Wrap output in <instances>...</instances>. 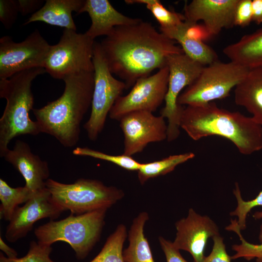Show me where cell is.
Wrapping results in <instances>:
<instances>
[{"label":"cell","mask_w":262,"mask_h":262,"mask_svg":"<svg viewBox=\"0 0 262 262\" xmlns=\"http://www.w3.org/2000/svg\"><path fill=\"white\" fill-rule=\"evenodd\" d=\"M100 45L111 72L123 81L126 89L165 66L168 56L184 53L175 41L142 20L115 28Z\"/></svg>","instance_id":"6da1fadb"},{"label":"cell","mask_w":262,"mask_h":262,"mask_svg":"<svg viewBox=\"0 0 262 262\" xmlns=\"http://www.w3.org/2000/svg\"><path fill=\"white\" fill-rule=\"evenodd\" d=\"M63 80L65 87L61 96L33 111L41 133L53 136L64 147H71L79 140L82 121L91 106L94 72L71 74Z\"/></svg>","instance_id":"7a4b0ae2"},{"label":"cell","mask_w":262,"mask_h":262,"mask_svg":"<svg viewBox=\"0 0 262 262\" xmlns=\"http://www.w3.org/2000/svg\"><path fill=\"white\" fill-rule=\"evenodd\" d=\"M180 128L195 141L210 136L224 137L243 155L262 149V126L252 117L220 108L213 102L183 108Z\"/></svg>","instance_id":"3957f363"},{"label":"cell","mask_w":262,"mask_h":262,"mask_svg":"<svg viewBox=\"0 0 262 262\" xmlns=\"http://www.w3.org/2000/svg\"><path fill=\"white\" fill-rule=\"evenodd\" d=\"M45 72L44 67H35L17 73L8 79L0 80V98L6 100L0 119V157L15 137L41 133L36 121L31 119L29 113L33 109L34 104L32 82Z\"/></svg>","instance_id":"277c9868"},{"label":"cell","mask_w":262,"mask_h":262,"mask_svg":"<svg viewBox=\"0 0 262 262\" xmlns=\"http://www.w3.org/2000/svg\"><path fill=\"white\" fill-rule=\"evenodd\" d=\"M107 210L71 213L63 219L50 220L34 229L37 242L50 246L59 241L66 242L74 250L76 258L82 260L99 239Z\"/></svg>","instance_id":"5b68a950"},{"label":"cell","mask_w":262,"mask_h":262,"mask_svg":"<svg viewBox=\"0 0 262 262\" xmlns=\"http://www.w3.org/2000/svg\"><path fill=\"white\" fill-rule=\"evenodd\" d=\"M46 187L53 200L64 211L81 214L108 209L124 196L123 191L96 180L81 178L73 183H63L49 179Z\"/></svg>","instance_id":"8992f818"},{"label":"cell","mask_w":262,"mask_h":262,"mask_svg":"<svg viewBox=\"0 0 262 262\" xmlns=\"http://www.w3.org/2000/svg\"><path fill=\"white\" fill-rule=\"evenodd\" d=\"M249 69L231 61L218 60L204 66L195 81L180 95L178 103L180 106L198 105L226 98L245 79Z\"/></svg>","instance_id":"52a82bcc"},{"label":"cell","mask_w":262,"mask_h":262,"mask_svg":"<svg viewBox=\"0 0 262 262\" xmlns=\"http://www.w3.org/2000/svg\"><path fill=\"white\" fill-rule=\"evenodd\" d=\"M95 41L85 33L65 29L59 41L51 45L44 68L52 78L62 80L82 72H94Z\"/></svg>","instance_id":"ba28073f"},{"label":"cell","mask_w":262,"mask_h":262,"mask_svg":"<svg viewBox=\"0 0 262 262\" xmlns=\"http://www.w3.org/2000/svg\"><path fill=\"white\" fill-rule=\"evenodd\" d=\"M93 62L94 87L91 112L85 129L88 138L96 141L102 131L106 117L117 99L126 89L125 83L115 79L111 72L100 43L95 42Z\"/></svg>","instance_id":"9c48e42d"},{"label":"cell","mask_w":262,"mask_h":262,"mask_svg":"<svg viewBox=\"0 0 262 262\" xmlns=\"http://www.w3.org/2000/svg\"><path fill=\"white\" fill-rule=\"evenodd\" d=\"M169 69L168 88L165 105L160 115L167 119V140L171 142L180 134V120L183 109L178 103L182 90L192 84L200 75L204 66L193 60L184 53L173 54L166 59Z\"/></svg>","instance_id":"30bf717a"},{"label":"cell","mask_w":262,"mask_h":262,"mask_svg":"<svg viewBox=\"0 0 262 262\" xmlns=\"http://www.w3.org/2000/svg\"><path fill=\"white\" fill-rule=\"evenodd\" d=\"M51 45L36 29L23 41L16 43L9 36L0 39V80L19 72L44 67Z\"/></svg>","instance_id":"8fae6325"},{"label":"cell","mask_w":262,"mask_h":262,"mask_svg":"<svg viewBox=\"0 0 262 262\" xmlns=\"http://www.w3.org/2000/svg\"><path fill=\"white\" fill-rule=\"evenodd\" d=\"M168 77L166 65L154 74L138 79L127 95L121 96L115 101L109 114L110 118L119 121L132 112H155L164 101Z\"/></svg>","instance_id":"7c38bea8"},{"label":"cell","mask_w":262,"mask_h":262,"mask_svg":"<svg viewBox=\"0 0 262 262\" xmlns=\"http://www.w3.org/2000/svg\"><path fill=\"white\" fill-rule=\"evenodd\" d=\"M119 121L124 136V155L132 156L142 152L149 143L167 139V124L160 115L137 111L124 115Z\"/></svg>","instance_id":"4fadbf2b"},{"label":"cell","mask_w":262,"mask_h":262,"mask_svg":"<svg viewBox=\"0 0 262 262\" xmlns=\"http://www.w3.org/2000/svg\"><path fill=\"white\" fill-rule=\"evenodd\" d=\"M64 211L46 187L16 208L6 227L5 238L9 242H15L26 237L37 221L43 218L54 220Z\"/></svg>","instance_id":"5bb4252c"},{"label":"cell","mask_w":262,"mask_h":262,"mask_svg":"<svg viewBox=\"0 0 262 262\" xmlns=\"http://www.w3.org/2000/svg\"><path fill=\"white\" fill-rule=\"evenodd\" d=\"M175 226L177 233L174 246L190 253L194 262H203L208 239L219 234L217 225L209 217L190 209L187 216L178 221Z\"/></svg>","instance_id":"9a60e30c"},{"label":"cell","mask_w":262,"mask_h":262,"mask_svg":"<svg viewBox=\"0 0 262 262\" xmlns=\"http://www.w3.org/2000/svg\"><path fill=\"white\" fill-rule=\"evenodd\" d=\"M239 0H193L184 8L185 20L194 24L201 20L208 36L234 26V16Z\"/></svg>","instance_id":"2e32d148"},{"label":"cell","mask_w":262,"mask_h":262,"mask_svg":"<svg viewBox=\"0 0 262 262\" xmlns=\"http://www.w3.org/2000/svg\"><path fill=\"white\" fill-rule=\"evenodd\" d=\"M2 158L20 173L25 180V186L32 193L46 187V181L49 176L48 164L33 154L27 143L16 140L13 149L8 148Z\"/></svg>","instance_id":"e0dca14e"},{"label":"cell","mask_w":262,"mask_h":262,"mask_svg":"<svg viewBox=\"0 0 262 262\" xmlns=\"http://www.w3.org/2000/svg\"><path fill=\"white\" fill-rule=\"evenodd\" d=\"M88 14L91 24L85 33L93 39L110 35L115 28L132 25L141 19L126 16L117 11L108 0H86L78 14Z\"/></svg>","instance_id":"ac0fdd59"},{"label":"cell","mask_w":262,"mask_h":262,"mask_svg":"<svg viewBox=\"0 0 262 262\" xmlns=\"http://www.w3.org/2000/svg\"><path fill=\"white\" fill-rule=\"evenodd\" d=\"M196 25L185 20L174 27L160 31L168 38L178 42L188 57L206 66L217 61L218 57L213 48L192 33L193 28Z\"/></svg>","instance_id":"d6986e66"},{"label":"cell","mask_w":262,"mask_h":262,"mask_svg":"<svg viewBox=\"0 0 262 262\" xmlns=\"http://www.w3.org/2000/svg\"><path fill=\"white\" fill-rule=\"evenodd\" d=\"M84 1L83 0H47L45 4L32 14L23 25L41 21L50 25L76 31L72 13L74 12L78 14Z\"/></svg>","instance_id":"ffe728a7"},{"label":"cell","mask_w":262,"mask_h":262,"mask_svg":"<svg viewBox=\"0 0 262 262\" xmlns=\"http://www.w3.org/2000/svg\"><path fill=\"white\" fill-rule=\"evenodd\" d=\"M234 100L262 126V66L250 69L245 79L235 87Z\"/></svg>","instance_id":"44dd1931"},{"label":"cell","mask_w":262,"mask_h":262,"mask_svg":"<svg viewBox=\"0 0 262 262\" xmlns=\"http://www.w3.org/2000/svg\"><path fill=\"white\" fill-rule=\"evenodd\" d=\"M223 53L234 62L249 69L262 66V28L229 45Z\"/></svg>","instance_id":"7402d4cb"},{"label":"cell","mask_w":262,"mask_h":262,"mask_svg":"<svg viewBox=\"0 0 262 262\" xmlns=\"http://www.w3.org/2000/svg\"><path fill=\"white\" fill-rule=\"evenodd\" d=\"M149 216L147 213H140L133 220L129 231L128 247L123 251L125 262H155L144 228Z\"/></svg>","instance_id":"603a6c76"},{"label":"cell","mask_w":262,"mask_h":262,"mask_svg":"<svg viewBox=\"0 0 262 262\" xmlns=\"http://www.w3.org/2000/svg\"><path fill=\"white\" fill-rule=\"evenodd\" d=\"M193 152L170 155L161 160L147 163H141L138 170V178L141 184L148 180L164 175L172 171L179 165L195 157Z\"/></svg>","instance_id":"cb8c5ba5"},{"label":"cell","mask_w":262,"mask_h":262,"mask_svg":"<svg viewBox=\"0 0 262 262\" xmlns=\"http://www.w3.org/2000/svg\"><path fill=\"white\" fill-rule=\"evenodd\" d=\"M34 194L25 186L13 188L0 179V219L9 221L16 208L26 203Z\"/></svg>","instance_id":"d4e9b609"},{"label":"cell","mask_w":262,"mask_h":262,"mask_svg":"<svg viewBox=\"0 0 262 262\" xmlns=\"http://www.w3.org/2000/svg\"><path fill=\"white\" fill-rule=\"evenodd\" d=\"M127 235L125 226L119 225L108 237L99 253L89 262H125L123 247Z\"/></svg>","instance_id":"484cf974"},{"label":"cell","mask_w":262,"mask_h":262,"mask_svg":"<svg viewBox=\"0 0 262 262\" xmlns=\"http://www.w3.org/2000/svg\"><path fill=\"white\" fill-rule=\"evenodd\" d=\"M128 4H143L160 25V30L174 27L185 20L183 14L165 8L159 0H126Z\"/></svg>","instance_id":"4316f807"},{"label":"cell","mask_w":262,"mask_h":262,"mask_svg":"<svg viewBox=\"0 0 262 262\" xmlns=\"http://www.w3.org/2000/svg\"><path fill=\"white\" fill-rule=\"evenodd\" d=\"M226 229L235 232L239 236L241 243L232 246V249L236 252L230 256L231 260L243 258L247 261L256 259V262H262V224L260 226L259 239L260 244H253L247 242L243 237L237 220H231V223Z\"/></svg>","instance_id":"83f0119b"},{"label":"cell","mask_w":262,"mask_h":262,"mask_svg":"<svg viewBox=\"0 0 262 262\" xmlns=\"http://www.w3.org/2000/svg\"><path fill=\"white\" fill-rule=\"evenodd\" d=\"M72 153L76 156H87L108 161L129 171H138L141 164L131 156L123 154L119 155H110L86 147H77L73 150Z\"/></svg>","instance_id":"f1b7e54d"},{"label":"cell","mask_w":262,"mask_h":262,"mask_svg":"<svg viewBox=\"0 0 262 262\" xmlns=\"http://www.w3.org/2000/svg\"><path fill=\"white\" fill-rule=\"evenodd\" d=\"M233 194L237 201V206L235 210L230 213L231 216L238 217L237 222L240 229L244 230L246 228V218L251 209L257 206H262V190L257 196L250 200L245 201L242 198L240 189L237 182L235 183V187ZM255 220L262 219V211L256 212L253 214Z\"/></svg>","instance_id":"f546056e"},{"label":"cell","mask_w":262,"mask_h":262,"mask_svg":"<svg viewBox=\"0 0 262 262\" xmlns=\"http://www.w3.org/2000/svg\"><path fill=\"white\" fill-rule=\"evenodd\" d=\"M52 248L37 242H30L29 250L26 255L20 258L9 259L0 253V262H55L50 258Z\"/></svg>","instance_id":"4dcf8cb0"},{"label":"cell","mask_w":262,"mask_h":262,"mask_svg":"<svg viewBox=\"0 0 262 262\" xmlns=\"http://www.w3.org/2000/svg\"><path fill=\"white\" fill-rule=\"evenodd\" d=\"M19 13L17 0H0V20L6 29H10Z\"/></svg>","instance_id":"1f68e13d"},{"label":"cell","mask_w":262,"mask_h":262,"mask_svg":"<svg viewBox=\"0 0 262 262\" xmlns=\"http://www.w3.org/2000/svg\"><path fill=\"white\" fill-rule=\"evenodd\" d=\"M252 0H239L234 16V26L245 27L252 21Z\"/></svg>","instance_id":"d6a6232c"},{"label":"cell","mask_w":262,"mask_h":262,"mask_svg":"<svg viewBox=\"0 0 262 262\" xmlns=\"http://www.w3.org/2000/svg\"><path fill=\"white\" fill-rule=\"evenodd\" d=\"M212 239L213 244L212 251L205 257L203 262H231V259L227 252L223 237L218 234Z\"/></svg>","instance_id":"836d02e7"},{"label":"cell","mask_w":262,"mask_h":262,"mask_svg":"<svg viewBox=\"0 0 262 262\" xmlns=\"http://www.w3.org/2000/svg\"><path fill=\"white\" fill-rule=\"evenodd\" d=\"M159 240L165 255L166 262H188L183 258L180 250L174 246L172 242L162 236L159 237Z\"/></svg>","instance_id":"e575fe53"},{"label":"cell","mask_w":262,"mask_h":262,"mask_svg":"<svg viewBox=\"0 0 262 262\" xmlns=\"http://www.w3.org/2000/svg\"><path fill=\"white\" fill-rule=\"evenodd\" d=\"M44 1L40 0H17L19 13L23 16L34 14L42 7Z\"/></svg>","instance_id":"d590c367"},{"label":"cell","mask_w":262,"mask_h":262,"mask_svg":"<svg viewBox=\"0 0 262 262\" xmlns=\"http://www.w3.org/2000/svg\"><path fill=\"white\" fill-rule=\"evenodd\" d=\"M253 18L252 21L257 24L262 23V0L252 1Z\"/></svg>","instance_id":"8d00e7d4"},{"label":"cell","mask_w":262,"mask_h":262,"mask_svg":"<svg viewBox=\"0 0 262 262\" xmlns=\"http://www.w3.org/2000/svg\"><path fill=\"white\" fill-rule=\"evenodd\" d=\"M0 249L4 252L9 259H15L17 258L18 254L13 248L9 246L3 240L1 237H0Z\"/></svg>","instance_id":"74e56055"}]
</instances>
